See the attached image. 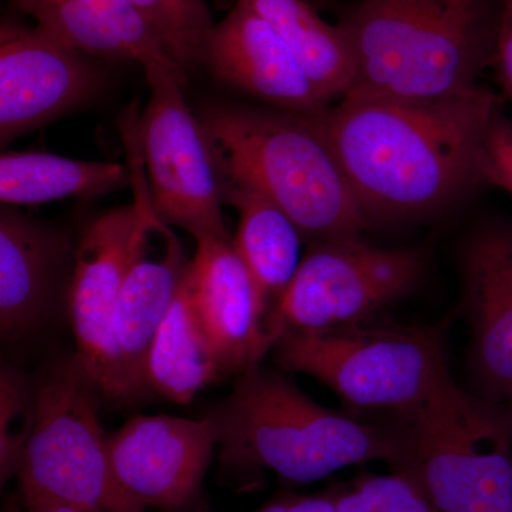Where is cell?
<instances>
[{
    "label": "cell",
    "instance_id": "6da1fadb",
    "mask_svg": "<svg viewBox=\"0 0 512 512\" xmlns=\"http://www.w3.org/2000/svg\"><path fill=\"white\" fill-rule=\"evenodd\" d=\"M497 94L433 97L346 96L320 124L369 221L439 211L478 187L477 163Z\"/></svg>",
    "mask_w": 512,
    "mask_h": 512
},
{
    "label": "cell",
    "instance_id": "7a4b0ae2",
    "mask_svg": "<svg viewBox=\"0 0 512 512\" xmlns=\"http://www.w3.org/2000/svg\"><path fill=\"white\" fill-rule=\"evenodd\" d=\"M504 2L359 0L338 22L353 63L346 96L433 99L476 89L493 69Z\"/></svg>",
    "mask_w": 512,
    "mask_h": 512
},
{
    "label": "cell",
    "instance_id": "3957f363",
    "mask_svg": "<svg viewBox=\"0 0 512 512\" xmlns=\"http://www.w3.org/2000/svg\"><path fill=\"white\" fill-rule=\"evenodd\" d=\"M210 421L221 467L242 481L262 470L298 484L315 483L350 466L406 457L402 430H387L326 409L288 377L256 366L215 404Z\"/></svg>",
    "mask_w": 512,
    "mask_h": 512
},
{
    "label": "cell",
    "instance_id": "277c9868",
    "mask_svg": "<svg viewBox=\"0 0 512 512\" xmlns=\"http://www.w3.org/2000/svg\"><path fill=\"white\" fill-rule=\"evenodd\" d=\"M200 123L218 180L264 194L306 241L362 237L369 227L319 113L224 104L202 111Z\"/></svg>",
    "mask_w": 512,
    "mask_h": 512
},
{
    "label": "cell",
    "instance_id": "5b68a950",
    "mask_svg": "<svg viewBox=\"0 0 512 512\" xmlns=\"http://www.w3.org/2000/svg\"><path fill=\"white\" fill-rule=\"evenodd\" d=\"M403 471L437 512H512V409L461 389L450 372L399 419Z\"/></svg>",
    "mask_w": 512,
    "mask_h": 512
},
{
    "label": "cell",
    "instance_id": "8992f818",
    "mask_svg": "<svg viewBox=\"0 0 512 512\" xmlns=\"http://www.w3.org/2000/svg\"><path fill=\"white\" fill-rule=\"evenodd\" d=\"M372 319L322 330L285 329L272 349L275 362L286 372L315 377L348 406L402 419L448 373L443 326Z\"/></svg>",
    "mask_w": 512,
    "mask_h": 512
},
{
    "label": "cell",
    "instance_id": "52a82bcc",
    "mask_svg": "<svg viewBox=\"0 0 512 512\" xmlns=\"http://www.w3.org/2000/svg\"><path fill=\"white\" fill-rule=\"evenodd\" d=\"M99 394L77 353L37 382L35 429L18 473L22 500H52L83 512L146 511L114 473Z\"/></svg>",
    "mask_w": 512,
    "mask_h": 512
},
{
    "label": "cell",
    "instance_id": "ba28073f",
    "mask_svg": "<svg viewBox=\"0 0 512 512\" xmlns=\"http://www.w3.org/2000/svg\"><path fill=\"white\" fill-rule=\"evenodd\" d=\"M144 73L150 100L138 121V143L154 212L197 242H232L210 146L184 100L188 76L163 69Z\"/></svg>",
    "mask_w": 512,
    "mask_h": 512
},
{
    "label": "cell",
    "instance_id": "9c48e42d",
    "mask_svg": "<svg viewBox=\"0 0 512 512\" xmlns=\"http://www.w3.org/2000/svg\"><path fill=\"white\" fill-rule=\"evenodd\" d=\"M426 265L417 248L373 247L362 237L308 242L274 318L285 329L322 330L372 319L412 291Z\"/></svg>",
    "mask_w": 512,
    "mask_h": 512
},
{
    "label": "cell",
    "instance_id": "30bf717a",
    "mask_svg": "<svg viewBox=\"0 0 512 512\" xmlns=\"http://www.w3.org/2000/svg\"><path fill=\"white\" fill-rule=\"evenodd\" d=\"M128 168L134 200L141 207V221L111 325L123 402L147 389L151 343L170 312L190 265L180 239L154 212L141 157H130Z\"/></svg>",
    "mask_w": 512,
    "mask_h": 512
},
{
    "label": "cell",
    "instance_id": "8fae6325",
    "mask_svg": "<svg viewBox=\"0 0 512 512\" xmlns=\"http://www.w3.org/2000/svg\"><path fill=\"white\" fill-rule=\"evenodd\" d=\"M104 74L89 56L42 29L5 20L0 28V144L8 146L92 100Z\"/></svg>",
    "mask_w": 512,
    "mask_h": 512
},
{
    "label": "cell",
    "instance_id": "7c38bea8",
    "mask_svg": "<svg viewBox=\"0 0 512 512\" xmlns=\"http://www.w3.org/2000/svg\"><path fill=\"white\" fill-rule=\"evenodd\" d=\"M217 447L207 419L138 416L109 436L120 484L143 508L207 512L204 478Z\"/></svg>",
    "mask_w": 512,
    "mask_h": 512
},
{
    "label": "cell",
    "instance_id": "4fadbf2b",
    "mask_svg": "<svg viewBox=\"0 0 512 512\" xmlns=\"http://www.w3.org/2000/svg\"><path fill=\"white\" fill-rule=\"evenodd\" d=\"M140 221L141 207L134 200L87 225L74 252L69 289L77 355L103 397L119 403L123 402V393L111 325Z\"/></svg>",
    "mask_w": 512,
    "mask_h": 512
},
{
    "label": "cell",
    "instance_id": "5bb4252c",
    "mask_svg": "<svg viewBox=\"0 0 512 512\" xmlns=\"http://www.w3.org/2000/svg\"><path fill=\"white\" fill-rule=\"evenodd\" d=\"M461 276L478 397L512 409V221L490 222L468 237Z\"/></svg>",
    "mask_w": 512,
    "mask_h": 512
},
{
    "label": "cell",
    "instance_id": "9a60e30c",
    "mask_svg": "<svg viewBox=\"0 0 512 512\" xmlns=\"http://www.w3.org/2000/svg\"><path fill=\"white\" fill-rule=\"evenodd\" d=\"M192 296L228 375L259 366L281 330L232 242L198 241L188 265Z\"/></svg>",
    "mask_w": 512,
    "mask_h": 512
},
{
    "label": "cell",
    "instance_id": "2e32d148",
    "mask_svg": "<svg viewBox=\"0 0 512 512\" xmlns=\"http://www.w3.org/2000/svg\"><path fill=\"white\" fill-rule=\"evenodd\" d=\"M204 66L222 83L272 109L318 114L330 106L281 37L245 0H237L215 23Z\"/></svg>",
    "mask_w": 512,
    "mask_h": 512
},
{
    "label": "cell",
    "instance_id": "e0dca14e",
    "mask_svg": "<svg viewBox=\"0 0 512 512\" xmlns=\"http://www.w3.org/2000/svg\"><path fill=\"white\" fill-rule=\"evenodd\" d=\"M62 234L15 207L0 211V333L5 342L28 336L55 301L69 258Z\"/></svg>",
    "mask_w": 512,
    "mask_h": 512
},
{
    "label": "cell",
    "instance_id": "ac0fdd59",
    "mask_svg": "<svg viewBox=\"0 0 512 512\" xmlns=\"http://www.w3.org/2000/svg\"><path fill=\"white\" fill-rule=\"evenodd\" d=\"M218 183L222 202L239 212L232 247L275 311L301 265V231L278 205L255 188L234 180Z\"/></svg>",
    "mask_w": 512,
    "mask_h": 512
},
{
    "label": "cell",
    "instance_id": "d6986e66",
    "mask_svg": "<svg viewBox=\"0 0 512 512\" xmlns=\"http://www.w3.org/2000/svg\"><path fill=\"white\" fill-rule=\"evenodd\" d=\"M228 376L208 335L185 274L180 292L148 352L147 387L174 403H190L208 384Z\"/></svg>",
    "mask_w": 512,
    "mask_h": 512
},
{
    "label": "cell",
    "instance_id": "ffe728a7",
    "mask_svg": "<svg viewBox=\"0 0 512 512\" xmlns=\"http://www.w3.org/2000/svg\"><path fill=\"white\" fill-rule=\"evenodd\" d=\"M131 184L128 165L20 151L0 157V201L8 207L93 198Z\"/></svg>",
    "mask_w": 512,
    "mask_h": 512
},
{
    "label": "cell",
    "instance_id": "44dd1931",
    "mask_svg": "<svg viewBox=\"0 0 512 512\" xmlns=\"http://www.w3.org/2000/svg\"><path fill=\"white\" fill-rule=\"evenodd\" d=\"M298 59L328 104L348 94L353 63L338 23L330 25L305 0H245Z\"/></svg>",
    "mask_w": 512,
    "mask_h": 512
},
{
    "label": "cell",
    "instance_id": "7402d4cb",
    "mask_svg": "<svg viewBox=\"0 0 512 512\" xmlns=\"http://www.w3.org/2000/svg\"><path fill=\"white\" fill-rule=\"evenodd\" d=\"M13 5L35 19L36 26L59 40L97 59L133 60L120 36L82 0H12Z\"/></svg>",
    "mask_w": 512,
    "mask_h": 512
},
{
    "label": "cell",
    "instance_id": "603a6c76",
    "mask_svg": "<svg viewBox=\"0 0 512 512\" xmlns=\"http://www.w3.org/2000/svg\"><path fill=\"white\" fill-rule=\"evenodd\" d=\"M165 53L185 74L204 66L215 23L207 0H128Z\"/></svg>",
    "mask_w": 512,
    "mask_h": 512
},
{
    "label": "cell",
    "instance_id": "cb8c5ba5",
    "mask_svg": "<svg viewBox=\"0 0 512 512\" xmlns=\"http://www.w3.org/2000/svg\"><path fill=\"white\" fill-rule=\"evenodd\" d=\"M37 382L3 365L0 372V478L18 476L23 454L35 429Z\"/></svg>",
    "mask_w": 512,
    "mask_h": 512
},
{
    "label": "cell",
    "instance_id": "d4e9b609",
    "mask_svg": "<svg viewBox=\"0 0 512 512\" xmlns=\"http://www.w3.org/2000/svg\"><path fill=\"white\" fill-rule=\"evenodd\" d=\"M336 512H437L409 474H359L352 483L330 485Z\"/></svg>",
    "mask_w": 512,
    "mask_h": 512
},
{
    "label": "cell",
    "instance_id": "484cf974",
    "mask_svg": "<svg viewBox=\"0 0 512 512\" xmlns=\"http://www.w3.org/2000/svg\"><path fill=\"white\" fill-rule=\"evenodd\" d=\"M107 23L123 40L133 62L140 63L143 70L163 69L183 73V70L165 53L151 33L147 23L128 0H82ZM187 76V74H185Z\"/></svg>",
    "mask_w": 512,
    "mask_h": 512
},
{
    "label": "cell",
    "instance_id": "4316f807",
    "mask_svg": "<svg viewBox=\"0 0 512 512\" xmlns=\"http://www.w3.org/2000/svg\"><path fill=\"white\" fill-rule=\"evenodd\" d=\"M477 178L478 185L512 195V119L505 114L503 106L485 131L478 154Z\"/></svg>",
    "mask_w": 512,
    "mask_h": 512
},
{
    "label": "cell",
    "instance_id": "83f0119b",
    "mask_svg": "<svg viewBox=\"0 0 512 512\" xmlns=\"http://www.w3.org/2000/svg\"><path fill=\"white\" fill-rule=\"evenodd\" d=\"M493 70L503 92L512 100V0H505Z\"/></svg>",
    "mask_w": 512,
    "mask_h": 512
},
{
    "label": "cell",
    "instance_id": "f1b7e54d",
    "mask_svg": "<svg viewBox=\"0 0 512 512\" xmlns=\"http://www.w3.org/2000/svg\"><path fill=\"white\" fill-rule=\"evenodd\" d=\"M254 512H336L330 488L318 495H276Z\"/></svg>",
    "mask_w": 512,
    "mask_h": 512
},
{
    "label": "cell",
    "instance_id": "f546056e",
    "mask_svg": "<svg viewBox=\"0 0 512 512\" xmlns=\"http://www.w3.org/2000/svg\"><path fill=\"white\" fill-rule=\"evenodd\" d=\"M25 512H83L70 505L52 500H22Z\"/></svg>",
    "mask_w": 512,
    "mask_h": 512
},
{
    "label": "cell",
    "instance_id": "4dcf8cb0",
    "mask_svg": "<svg viewBox=\"0 0 512 512\" xmlns=\"http://www.w3.org/2000/svg\"><path fill=\"white\" fill-rule=\"evenodd\" d=\"M3 512H22L20 511L19 503H16L15 498L9 501L8 507Z\"/></svg>",
    "mask_w": 512,
    "mask_h": 512
}]
</instances>
